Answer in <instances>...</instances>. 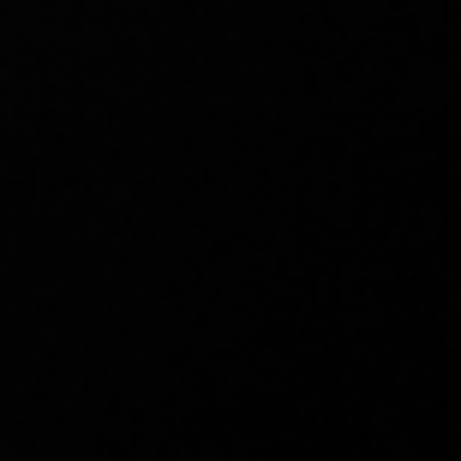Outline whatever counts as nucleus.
Here are the masks:
<instances>
[]
</instances>
